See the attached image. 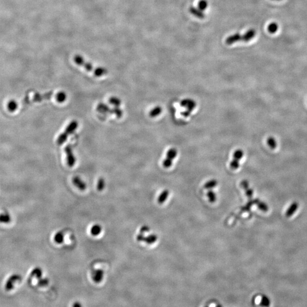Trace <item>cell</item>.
I'll return each instance as SVG.
<instances>
[{
    "label": "cell",
    "instance_id": "7402d4cb",
    "mask_svg": "<svg viewBox=\"0 0 307 307\" xmlns=\"http://www.w3.org/2000/svg\"><path fill=\"white\" fill-rule=\"evenodd\" d=\"M11 222V217L9 214L6 213L0 214V222L4 224H8Z\"/></svg>",
    "mask_w": 307,
    "mask_h": 307
},
{
    "label": "cell",
    "instance_id": "8992f818",
    "mask_svg": "<svg viewBox=\"0 0 307 307\" xmlns=\"http://www.w3.org/2000/svg\"><path fill=\"white\" fill-rule=\"evenodd\" d=\"M64 151L67 156V161L69 167H73L76 161V159L73 153L72 148L71 145H68L64 148Z\"/></svg>",
    "mask_w": 307,
    "mask_h": 307
},
{
    "label": "cell",
    "instance_id": "60d3db41",
    "mask_svg": "<svg viewBox=\"0 0 307 307\" xmlns=\"http://www.w3.org/2000/svg\"><path fill=\"white\" fill-rule=\"evenodd\" d=\"M275 1H279V0H275Z\"/></svg>",
    "mask_w": 307,
    "mask_h": 307
},
{
    "label": "cell",
    "instance_id": "484cf974",
    "mask_svg": "<svg viewBox=\"0 0 307 307\" xmlns=\"http://www.w3.org/2000/svg\"><path fill=\"white\" fill-rule=\"evenodd\" d=\"M217 181L215 179H212V180H209L208 181V182H206V183L204 185V188H206V189H211V188H213L216 187L217 185Z\"/></svg>",
    "mask_w": 307,
    "mask_h": 307
},
{
    "label": "cell",
    "instance_id": "f546056e",
    "mask_svg": "<svg viewBox=\"0 0 307 307\" xmlns=\"http://www.w3.org/2000/svg\"><path fill=\"white\" fill-rule=\"evenodd\" d=\"M49 280L47 278H40L38 281V285L39 287H45L49 285Z\"/></svg>",
    "mask_w": 307,
    "mask_h": 307
},
{
    "label": "cell",
    "instance_id": "d590c367",
    "mask_svg": "<svg viewBox=\"0 0 307 307\" xmlns=\"http://www.w3.org/2000/svg\"><path fill=\"white\" fill-rule=\"evenodd\" d=\"M245 191H246V194L247 195V197H249L250 198L252 197V196L253 195V189H251L249 187L245 189Z\"/></svg>",
    "mask_w": 307,
    "mask_h": 307
},
{
    "label": "cell",
    "instance_id": "74e56055",
    "mask_svg": "<svg viewBox=\"0 0 307 307\" xmlns=\"http://www.w3.org/2000/svg\"><path fill=\"white\" fill-rule=\"evenodd\" d=\"M254 201H251L248 202V204H247V205H246V206H244V208H243V209H242V210L245 211V210H247L249 209H250V208L251 207V205H252L253 204H254Z\"/></svg>",
    "mask_w": 307,
    "mask_h": 307
},
{
    "label": "cell",
    "instance_id": "1f68e13d",
    "mask_svg": "<svg viewBox=\"0 0 307 307\" xmlns=\"http://www.w3.org/2000/svg\"><path fill=\"white\" fill-rule=\"evenodd\" d=\"M207 6H208V2L206 0H201L199 1L198 8L201 10L202 11L204 10L207 8Z\"/></svg>",
    "mask_w": 307,
    "mask_h": 307
},
{
    "label": "cell",
    "instance_id": "d6986e66",
    "mask_svg": "<svg viewBox=\"0 0 307 307\" xmlns=\"http://www.w3.org/2000/svg\"><path fill=\"white\" fill-rule=\"evenodd\" d=\"M55 98H56V101H58V102L62 103L66 100L67 94L64 92L61 91V92H59L56 94Z\"/></svg>",
    "mask_w": 307,
    "mask_h": 307
},
{
    "label": "cell",
    "instance_id": "83f0119b",
    "mask_svg": "<svg viewBox=\"0 0 307 307\" xmlns=\"http://www.w3.org/2000/svg\"><path fill=\"white\" fill-rule=\"evenodd\" d=\"M105 187V181L104 178H100L98 181L97 184V189L98 191H102L104 190Z\"/></svg>",
    "mask_w": 307,
    "mask_h": 307
},
{
    "label": "cell",
    "instance_id": "2e32d148",
    "mask_svg": "<svg viewBox=\"0 0 307 307\" xmlns=\"http://www.w3.org/2000/svg\"><path fill=\"white\" fill-rule=\"evenodd\" d=\"M102 232V227L99 224H94L90 228V233L92 236H97Z\"/></svg>",
    "mask_w": 307,
    "mask_h": 307
},
{
    "label": "cell",
    "instance_id": "8fae6325",
    "mask_svg": "<svg viewBox=\"0 0 307 307\" xmlns=\"http://www.w3.org/2000/svg\"><path fill=\"white\" fill-rule=\"evenodd\" d=\"M53 94V92H49L46 93L44 94H36L34 96V100L35 101H41L44 100H48L50 99Z\"/></svg>",
    "mask_w": 307,
    "mask_h": 307
},
{
    "label": "cell",
    "instance_id": "277c9868",
    "mask_svg": "<svg viewBox=\"0 0 307 307\" xmlns=\"http://www.w3.org/2000/svg\"><path fill=\"white\" fill-rule=\"evenodd\" d=\"M97 110L98 112L101 113H110L114 114L117 118H120L123 115L122 110L119 108V106H114L113 109H110L108 105L104 103L100 102L97 106Z\"/></svg>",
    "mask_w": 307,
    "mask_h": 307
},
{
    "label": "cell",
    "instance_id": "7a4b0ae2",
    "mask_svg": "<svg viewBox=\"0 0 307 307\" xmlns=\"http://www.w3.org/2000/svg\"><path fill=\"white\" fill-rule=\"evenodd\" d=\"M255 35V31L254 29H250L247 31L242 36L239 33L233 34L226 39V43L228 45H232L237 42L244 41L249 42L251 40Z\"/></svg>",
    "mask_w": 307,
    "mask_h": 307
},
{
    "label": "cell",
    "instance_id": "9a60e30c",
    "mask_svg": "<svg viewBox=\"0 0 307 307\" xmlns=\"http://www.w3.org/2000/svg\"><path fill=\"white\" fill-rule=\"evenodd\" d=\"M43 271L40 267H35L30 273V277H35L38 279L41 278Z\"/></svg>",
    "mask_w": 307,
    "mask_h": 307
},
{
    "label": "cell",
    "instance_id": "6da1fadb",
    "mask_svg": "<svg viewBox=\"0 0 307 307\" xmlns=\"http://www.w3.org/2000/svg\"><path fill=\"white\" fill-rule=\"evenodd\" d=\"M74 60L77 65L84 68L87 71L94 73L97 77H101L108 73V70L104 67H94L92 64L86 61L82 55H76L74 58Z\"/></svg>",
    "mask_w": 307,
    "mask_h": 307
},
{
    "label": "cell",
    "instance_id": "e0dca14e",
    "mask_svg": "<svg viewBox=\"0 0 307 307\" xmlns=\"http://www.w3.org/2000/svg\"><path fill=\"white\" fill-rule=\"evenodd\" d=\"M54 240L56 244H62L64 242V236L63 232L60 231V232L56 233L54 236Z\"/></svg>",
    "mask_w": 307,
    "mask_h": 307
},
{
    "label": "cell",
    "instance_id": "ffe728a7",
    "mask_svg": "<svg viewBox=\"0 0 307 307\" xmlns=\"http://www.w3.org/2000/svg\"><path fill=\"white\" fill-rule=\"evenodd\" d=\"M157 240V236L155 234H151L148 237H144L143 241L145 242L147 244H152L154 243Z\"/></svg>",
    "mask_w": 307,
    "mask_h": 307
},
{
    "label": "cell",
    "instance_id": "e575fe53",
    "mask_svg": "<svg viewBox=\"0 0 307 307\" xmlns=\"http://www.w3.org/2000/svg\"><path fill=\"white\" fill-rule=\"evenodd\" d=\"M241 185L245 189H246L247 188L249 187V184L248 181L246 180H242L241 181Z\"/></svg>",
    "mask_w": 307,
    "mask_h": 307
},
{
    "label": "cell",
    "instance_id": "5bb4252c",
    "mask_svg": "<svg viewBox=\"0 0 307 307\" xmlns=\"http://www.w3.org/2000/svg\"><path fill=\"white\" fill-rule=\"evenodd\" d=\"M161 112H162V108L160 106H157L152 110H151L149 113V116L151 118H155L159 116Z\"/></svg>",
    "mask_w": 307,
    "mask_h": 307
},
{
    "label": "cell",
    "instance_id": "3957f363",
    "mask_svg": "<svg viewBox=\"0 0 307 307\" xmlns=\"http://www.w3.org/2000/svg\"><path fill=\"white\" fill-rule=\"evenodd\" d=\"M78 127V122L76 120L72 121L71 122H70L68 125L67 127H66L65 131L58 137L56 141L57 145L59 146L63 145L67 139L68 136L74 133Z\"/></svg>",
    "mask_w": 307,
    "mask_h": 307
},
{
    "label": "cell",
    "instance_id": "30bf717a",
    "mask_svg": "<svg viewBox=\"0 0 307 307\" xmlns=\"http://www.w3.org/2000/svg\"><path fill=\"white\" fill-rule=\"evenodd\" d=\"M72 182L75 186L80 191H84L86 188V182L84 181L79 176L74 177L72 179Z\"/></svg>",
    "mask_w": 307,
    "mask_h": 307
},
{
    "label": "cell",
    "instance_id": "ab89813d",
    "mask_svg": "<svg viewBox=\"0 0 307 307\" xmlns=\"http://www.w3.org/2000/svg\"><path fill=\"white\" fill-rule=\"evenodd\" d=\"M73 306H74V307H77V306H78V307H80V306H81V304L79 303H78V302H76V303H75L73 305Z\"/></svg>",
    "mask_w": 307,
    "mask_h": 307
},
{
    "label": "cell",
    "instance_id": "ba28073f",
    "mask_svg": "<svg viewBox=\"0 0 307 307\" xmlns=\"http://www.w3.org/2000/svg\"><path fill=\"white\" fill-rule=\"evenodd\" d=\"M180 105L192 112L196 106V102L191 98H185L181 101Z\"/></svg>",
    "mask_w": 307,
    "mask_h": 307
},
{
    "label": "cell",
    "instance_id": "f35d334b",
    "mask_svg": "<svg viewBox=\"0 0 307 307\" xmlns=\"http://www.w3.org/2000/svg\"><path fill=\"white\" fill-rule=\"evenodd\" d=\"M191 112H189V110H185L183 112L181 113V114L184 117H188L189 116L191 115Z\"/></svg>",
    "mask_w": 307,
    "mask_h": 307
},
{
    "label": "cell",
    "instance_id": "7c38bea8",
    "mask_svg": "<svg viewBox=\"0 0 307 307\" xmlns=\"http://www.w3.org/2000/svg\"><path fill=\"white\" fill-rule=\"evenodd\" d=\"M189 11L191 14L195 15V17L199 18H204L205 15L202 10H201L199 8H196L194 6H191L189 8Z\"/></svg>",
    "mask_w": 307,
    "mask_h": 307
},
{
    "label": "cell",
    "instance_id": "d6a6232c",
    "mask_svg": "<svg viewBox=\"0 0 307 307\" xmlns=\"http://www.w3.org/2000/svg\"><path fill=\"white\" fill-rule=\"evenodd\" d=\"M240 167V161H236L234 159H233L230 164V167L232 169H238Z\"/></svg>",
    "mask_w": 307,
    "mask_h": 307
},
{
    "label": "cell",
    "instance_id": "4fadbf2b",
    "mask_svg": "<svg viewBox=\"0 0 307 307\" xmlns=\"http://www.w3.org/2000/svg\"><path fill=\"white\" fill-rule=\"evenodd\" d=\"M298 206H299V204L297 202H293L291 205V206H289V208L287 210V212L285 213V216L287 217H291L292 215L295 213L296 210L297 209V208H298Z\"/></svg>",
    "mask_w": 307,
    "mask_h": 307
},
{
    "label": "cell",
    "instance_id": "4316f807",
    "mask_svg": "<svg viewBox=\"0 0 307 307\" xmlns=\"http://www.w3.org/2000/svg\"><path fill=\"white\" fill-rule=\"evenodd\" d=\"M255 203L257 204V205L258 206L259 208L261 210H262L264 212H266L268 210V206L266 205L265 203L259 201V200H254Z\"/></svg>",
    "mask_w": 307,
    "mask_h": 307
},
{
    "label": "cell",
    "instance_id": "cb8c5ba5",
    "mask_svg": "<svg viewBox=\"0 0 307 307\" xmlns=\"http://www.w3.org/2000/svg\"><path fill=\"white\" fill-rule=\"evenodd\" d=\"M267 144L271 149H275L277 146V143L276 139L273 137H270L267 139Z\"/></svg>",
    "mask_w": 307,
    "mask_h": 307
},
{
    "label": "cell",
    "instance_id": "9c48e42d",
    "mask_svg": "<svg viewBox=\"0 0 307 307\" xmlns=\"http://www.w3.org/2000/svg\"><path fill=\"white\" fill-rule=\"evenodd\" d=\"M104 276V272L103 270L101 269H97L92 271V277L93 281L95 283H100L103 280Z\"/></svg>",
    "mask_w": 307,
    "mask_h": 307
},
{
    "label": "cell",
    "instance_id": "603a6c76",
    "mask_svg": "<svg viewBox=\"0 0 307 307\" xmlns=\"http://www.w3.org/2000/svg\"><path fill=\"white\" fill-rule=\"evenodd\" d=\"M244 151L241 149H238L234 151L233 154V159L240 161L244 156Z\"/></svg>",
    "mask_w": 307,
    "mask_h": 307
},
{
    "label": "cell",
    "instance_id": "d4e9b609",
    "mask_svg": "<svg viewBox=\"0 0 307 307\" xmlns=\"http://www.w3.org/2000/svg\"><path fill=\"white\" fill-rule=\"evenodd\" d=\"M109 103L110 104H112L114 106H120L121 104V101L119 98L117 97H111L109 100Z\"/></svg>",
    "mask_w": 307,
    "mask_h": 307
},
{
    "label": "cell",
    "instance_id": "8d00e7d4",
    "mask_svg": "<svg viewBox=\"0 0 307 307\" xmlns=\"http://www.w3.org/2000/svg\"><path fill=\"white\" fill-rule=\"evenodd\" d=\"M150 231V228L147 226H143L140 229V233H144L145 232H148Z\"/></svg>",
    "mask_w": 307,
    "mask_h": 307
},
{
    "label": "cell",
    "instance_id": "4dcf8cb0",
    "mask_svg": "<svg viewBox=\"0 0 307 307\" xmlns=\"http://www.w3.org/2000/svg\"><path fill=\"white\" fill-rule=\"evenodd\" d=\"M207 195L209 197L210 202H214L216 200V195L213 191H212V190L208 191L207 193Z\"/></svg>",
    "mask_w": 307,
    "mask_h": 307
},
{
    "label": "cell",
    "instance_id": "ac0fdd59",
    "mask_svg": "<svg viewBox=\"0 0 307 307\" xmlns=\"http://www.w3.org/2000/svg\"><path fill=\"white\" fill-rule=\"evenodd\" d=\"M18 104L14 100H11L9 101L8 104V110L10 112H14L18 109Z\"/></svg>",
    "mask_w": 307,
    "mask_h": 307
},
{
    "label": "cell",
    "instance_id": "f1b7e54d",
    "mask_svg": "<svg viewBox=\"0 0 307 307\" xmlns=\"http://www.w3.org/2000/svg\"><path fill=\"white\" fill-rule=\"evenodd\" d=\"M278 26L276 23H271L268 26V30L271 34H273L277 31Z\"/></svg>",
    "mask_w": 307,
    "mask_h": 307
},
{
    "label": "cell",
    "instance_id": "52a82bcc",
    "mask_svg": "<svg viewBox=\"0 0 307 307\" xmlns=\"http://www.w3.org/2000/svg\"><path fill=\"white\" fill-rule=\"evenodd\" d=\"M22 279V277L18 274H14L11 275L6 282V284L5 285V290L7 291H11V289H13L14 288V283L17 281H21Z\"/></svg>",
    "mask_w": 307,
    "mask_h": 307
},
{
    "label": "cell",
    "instance_id": "836d02e7",
    "mask_svg": "<svg viewBox=\"0 0 307 307\" xmlns=\"http://www.w3.org/2000/svg\"><path fill=\"white\" fill-rule=\"evenodd\" d=\"M269 304H270L269 299L266 296H263L261 301V305L262 306H269Z\"/></svg>",
    "mask_w": 307,
    "mask_h": 307
},
{
    "label": "cell",
    "instance_id": "44dd1931",
    "mask_svg": "<svg viewBox=\"0 0 307 307\" xmlns=\"http://www.w3.org/2000/svg\"><path fill=\"white\" fill-rule=\"evenodd\" d=\"M169 195V191L168 190L166 189L163 191L158 198V202L159 204H163L167 199Z\"/></svg>",
    "mask_w": 307,
    "mask_h": 307
},
{
    "label": "cell",
    "instance_id": "5b68a950",
    "mask_svg": "<svg viewBox=\"0 0 307 307\" xmlns=\"http://www.w3.org/2000/svg\"><path fill=\"white\" fill-rule=\"evenodd\" d=\"M177 155V150L175 148H171L167 151V157L163 162V165L165 168L169 169L171 167L172 161L175 159Z\"/></svg>",
    "mask_w": 307,
    "mask_h": 307
}]
</instances>
